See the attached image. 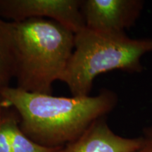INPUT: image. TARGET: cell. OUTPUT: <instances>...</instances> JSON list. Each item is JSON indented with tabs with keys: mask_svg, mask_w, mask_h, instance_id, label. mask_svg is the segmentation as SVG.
<instances>
[{
	"mask_svg": "<svg viewBox=\"0 0 152 152\" xmlns=\"http://www.w3.org/2000/svg\"><path fill=\"white\" fill-rule=\"evenodd\" d=\"M11 23L16 87L52 94L53 83L61 80L73 54L75 34L49 19Z\"/></svg>",
	"mask_w": 152,
	"mask_h": 152,
	"instance_id": "obj_2",
	"label": "cell"
},
{
	"mask_svg": "<svg viewBox=\"0 0 152 152\" xmlns=\"http://www.w3.org/2000/svg\"><path fill=\"white\" fill-rule=\"evenodd\" d=\"M141 137V144L134 152H152V125L144 129Z\"/></svg>",
	"mask_w": 152,
	"mask_h": 152,
	"instance_id": "obj_9",
	"label": "cell"
},
{
	"mask_svg": "<svg viewBox=\"0 0 152 152\" xmlns=\"http://www.w3.org/2000/svg\"><path fill=\"white\" fill-rule=\"evenodd\" d=\"M15 77V54L11 23L0 18V91Z\"/></svg>",
	"mask_w": 152,
	"mask_h": 152,
	"instance_id": "obj_8",
	"label": "cell"
},
{
	"mask_svg": "<svg viewBox=\"0 0 152 152\" xmlns=\"http://www.w3.org/2000/svg\"><path fill=\"white\" fill-rule=\"evenodd\" d=\"M152 52V39H132L123 33L95 31L85 26L75 34L74 49L61 81L73 96H89L101 73L142 71L141 58Z\"/></svg>",
	"mask_w": 152,
	"mask_h": 152,
	"instance_id": "obj_3",
	"label": "cell"
},
{
	"mask_svg": "<svg viewBox=\"0 0 152 152\" xmlns=\"http://www.w3.org/2000/svg\"><path fill=\"white\" fill-rule=\"evenodd\" d=\"M0 93L5 106L18 114L23 132L36 143L53 148L73 141L118 102L116 94L108 90L96 96L72 97L31 93L10 86Z\"/></svg>",
	"mask_w": 152,
	"mask_h": 152,
	"instance_id": "obj_1",
	"label": "cell"
},
{
	"mask_svg": "<svg viewBox=\"0 0 152 152\" xmlns=\"http://www.w3.org/2000/svg\"><path fill=\"white\" fill-rule=\"evenodd\" d=\"M6 108H8L5 106L4 102L2 96H1V93H0V115H1V113H2L4 110Z\"/></svg>",
	"mask_w": 152,
	"mask_h": 152,
	"instance_id": "obj_10",
	"label": "cell"
},
{
	"mask_svg": "<svg viewBox=\"0 0 152 152\" xmlns=\"http://www.w3.org/2000/svg\"><path fill=\"white\" fill-rule=\"evenodd\" d=\"M140 144L141 137L130 138L115 134L102 117L58 152H134Z\"/></svg>",
	"mask_w": 152,
	"mask_h": 152,
	"instance_id": "obj_6",
	"label": "cell"
},
{
	"mask_svg": "<svg viewBox=\"0 0 152 152\" xmlns=\"http://www.w3.org/2000/svg\"><path fill=\"white\" fill-rule=\"evenodd\" d=\"M140 0H84L81 11L85 27L107 33H123L140 16Z\"/></svg>",
	"mask_w": 152,
	"mask_h": 152,
	"instance_id": "obj_5",
	"label": "cell"
},
{
	"mask_svg": "<svg viewBox=\"0 0 152 152\" xmlns=\"http://www.w3.org/2000/svg\"><path fill=\"white\" fill-rule=\"evenodd\" d=\"M61 147H44L28 137L12 108H6L0 115V152H58Z\"/></svg>",
	"mask_w": 152,
	"mask_h": 152,
	"instance_id": "obj_7",
	"label": "cell"
},
{
	"mask_svg": "<svg viewBox=\"0 0 152 152\" xmlns=\"http://www.w3.org/2000/svg\"><path fill=\"white\" fill-rule=\"evenodd\" d=\"M0 16L11 22L49 19L74 34L85 26L79 0H0Z\"/></svg>",
	"mask_w": 152,
	"mask_h": 152,
	"instance_id": "obj_4",
	"label": "cell"
}]
</instances>
